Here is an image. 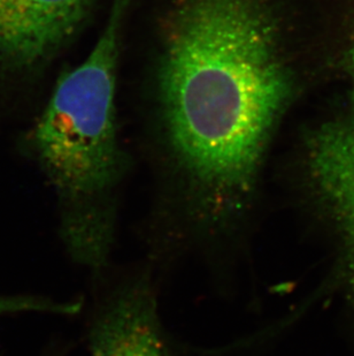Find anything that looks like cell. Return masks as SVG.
I'll list each match as a JSON object with an SVG mask.
<instances>
[{"instance_id":"6da1fadb","label":"cell","mask_w":354,"mask_h":356,"mask_svg":"<svg viewBox=\"0 0 354 356\" xmlns=\"http://www.w3.org/2000/svg\"><path fill=\"white\" fill-rule=\"evenodd\" d=\"M154 63V113L198 219L224 229L251 201L294 94L278 0H171Z\"/></svg>"},{"instance_id":"7a4b0ae2","label":"cell","mask_w":354,"mask_h":356,"mask_svg":"<svg viewBox=\"0 0 354 356\" xmlns=\"http://www.w3.org/2000/svg\"><path fill=\"white\" fill-rule=\"evenodd\" d=\"M134 0H110L104 31L62 73L31 131V148L57 195L60 234L77 263L99 273L113 241L114 196L127 166L119 138L117 68Z\"/></svg>"},{"instance_id":"277c9868","label":"cell","mask_w":354,"mask_h":356,"mask_svg":"<svg viewBox=\"0 0 354 356\" xmlns=\"http://www.w3.org/2000/svg\"><path fill=\"white\" fill-rule=\"evenodd\" d=\"M90 356H174L161 329L157 302L146 282L124 287L94 321Z\"/></svg>"},{"instance_id":"3957f363","label":"cell","mask_w":354,"mask_h":356,"mask_svg":"<svg viewBox=\"0 0 354 356\" xmlns=\"http://www.w3.org/2000/svg\"><path fill=\"white\" fill-rule=\"evenodd\" d=\"M94 0H0V72L47 64L80 33Z\"/></svg>"},{"instance_id":"5b68a950","label":"cell","mask_w":354,"mask_h":356,"mask_svg":"<svg viewBox=\"0 0 354 356\" xmlns=\"http://www.w3.org/2000/svg\"><path fill=\"white\" fill-rule=\"evenodd\" d=\"M78 301H57L47 296L33 294H0V318L17 314H53L71 316L80 313Z\"/></svg>"}]
</instances>
